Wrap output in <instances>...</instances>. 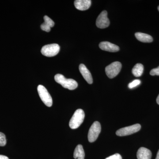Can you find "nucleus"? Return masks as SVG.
Wrapping results in <instances>:
<instances>
[{
	"label": "nucleus",
	"instance_id": "f257e3e1",
	"mask_svg": "<svg viewBox=\"0 0 159 159\" xmlns=\"http://www.w3.org/2000/svg\"><path fill=\"white\" fill-rule=\"evenodd\" d=\"M54 80L57 83L62 85L63 87L70 90L75 89L78 86V84L76 80L72 79H67L62 74H56L54 77Z\"/></svg>",
	"mask_w": 159,
	"mask_h": 159
},
{
	"label": "nucleus",
	"instance_id": "f03ea898",
	"mask_svg": "<svg viewBox=\"0 0 159 159\" xmlns=\"http://www.w3.org/2000/svg\"><path fill=\"white\" fill-rule=\"evenodd\" d=\"M85 114L81 109L75 111L73 116L70 120L69 125L72 129H76L80 126L84 120Z\"/></svg>",
	"mask_w": 159,
	"mask_h": 159
},
{
	"label": "nucleus",
	"instance_id": "7ed1b4c3",
	"mask_svg": "<svg viewBox=\"0 0 159 159\" xmlns=\"http://www.w3.org/2000/svg\"><path fill=\"white\" fill-rule=\"evenodd\" d=\"M38 92L42 101L47 106L51 107L53 104L52 97L47 89L43 86L39 85L37 88Z\"/></svg>",
	"mask_w": 159,
	"mask_h": 159
},
{
	"label": "nucleus",
	"instance_id": "20e7f679",
	"mask_svg": "<svg viewBox=\"0 0 159 159\" xmlns=\"http://www.w3.org/2000/svg\"><path fill=\"white\" fill-rule=\"evenodd\" d=\"M122 68V64L119 61H115L107 66L105 68V72L109 78H113L119 74Z\"/></svg>",
	"mask_w": 159,
	"mask_h": 159
},
{
	"label": "nucleus",
	"instance_id": "39448f33",
	"mask_svg": "<svg viewBox=\"0 0 159 159\" xmlns=\"http://www.w3.org/2000/svg\"><path fill=\"white\" fill-rule=\"evenodd\" d=\"M60 49V48L57 44H51L43 46L41 52L43 55L47 57H53L58 54Z\"/></svg>",
	"mask_w": 159,
	"mask_h": 159
},
{
	"label": "nucleus",
	"instance_id": "423d86ee",
	"mask_svg": "<svg viewBox=\"0 0 159 159\" xmlns=\"http://www.w3.org/2000/svg\"><path fill=\"white\" fill-rule=\"evenodd\" d=\"M101 127L100 123L96 121L93 123L89 129L88 133V140L90 142L96 141L101 132Z\"/></svg>",
	"mask_w": 159,
	"mask_h": 159
},
{
	"label": "nucleus",
	"instance_id": "0eeeda50",
	"mask_svg": "<svg viewBox=\"0 0 159 159\" xmlns=\"http://www.w3.org/2000/svg\"><path fill=\"white\" fill-rule=\"evenodd\" d=\"M141 125L139 124H136L134 125L124 127L118 129L116 132L117 136H125L129 135L137 132L140 130Z\"/></svg>",
	"mask_w": 159,
	"mask_h": 159
},
{
	"label": "nucleus",
	"instance_id": "6e6552de",
	"mask_svg": "<svg viewBox=\"0 0 159 159\" xmlns=\"http://www.w3.org/2000/svg\"><path fill=\"white\" fill-rule=\"evenodd\" d=\"M96 25L99 29H103L108 27L110 25V20L107 17V11L104 10L102 11L96 21Z\"/></svg>",
	"mask_w": 159,
	"mask_h": 159
},
{
	"label": "nucleus",
	"instance_id": "1a4fd4ad",
	"mask_svg": "<svg viewBox=\"0 0 159 159\" xmlns=\"http://www.w3.org/2000/svg\"><path fill=\"white\" fill-rule=\"evenodd\" d=\"M99 47L103 51L111 52H116L119 51V46L109 42H102L99 43Z\"/></svg>",
	"mask_w": 159,
	"mask_h": 159
},
{
	"label": "nucleus",
	"instance_id": "9d476101",
	"mask_svg": "<svg viewBox=\"0 0 159 159\" xmlns=\"http://www.w3.org/2000/svg\"><path fill=\"white\" fill-rule=\"evenodd\" d=\"M79 70L84 79L89 84H92L93 83V79L92 75L88 69L84 65L81 64L79 66Z\"/></svg>",
	"mask_w": 159,
	"mask_h": 159
},
{
	"label": "nucleus",
	"instance_id": "9b49d317",
	"mask_svg": "<svg viewBox=\"0 0 159 159\" xmlns=\"http://www.w3.org/2000/svg\"><path fill=\"white\" fill-rule=\"evenodd\" d=\"M91 3L90 0H76L74 1V6L78 10L84 11L90 8Z\"/></svg>",
	"mask_w": 159,
	"mask_h": 159
},
{
	"label": "nucleus",
	"instance_id": "f8f14e48",
	"mask_svg": "<svg viewBox=\"0 0 159 159\" xmlns=\"http://www.w3.org/2000/svg\"><path fill=\"white\" fill-rule=\"evenodd\" d=\"M152 155L151 151L145 147H141L137 152V157L138 159H151Z\"/></svg>",
	"mask_w": 159,
	"mask_h": 159
},
{
	"label": "nucleus",
	"instance_id": "ddd939ff",
	"mask_svg": "<svg viewBox=\"0 0 159 159\" xmlns=\"http://www.w3.org/2000/svg\"><path fill=\"white\" fill-rule=\"evenodd\" d=\"M135 36L138 40L142 42L151 43L153 41V39L151 35L145 33L137 32L135 34Z\"/></svg>",
	"mask_w": 159,
	"mask_h": 159
},
{
	"label": "nucleus",
	"instance_id": "4468645a",
	"mask_svg": "<svg viewBox=\"0 0 159 159\" xmlns=\"http://www.w3.org/2000/svg\"><path fill=\"white\" fill-rule=\"evenodd\" d=\"M85 153L82 145H78L75 148L74 157L76 159H84Z\"/></svg>",
	"mask_w": 159,
	"mask_h": 159
},
{
	"label": "nucleus",
	"instance_id": "2eb2a0df",
	"mask_svg": "<svg viewBox=\"0 0 159 159\" xmlns=\"http://www.w3.org/2000/svg\"><path fill=\"white\" fill-rule=\"evenodd\" d=\"M143 71H144V66L141 63H138L134 67L132 72L135 77H139L142 76Z\"/></svg>",
	"mask_w": 159,
	"mask_h": 159
},
{
	"label": "nucleus",
	"instance_id": "dca6fc26",
	"mask_svg": "<svg viewBox=\"0 0 159 159\" xmlns=\"http://www.w3.org/2000/svg\"><path fill=\"white\" fill-rule=\"evenodd\" d=\"M44 20V22L47 25H48L50 28H52L54 25V22L49 17L47 16H45L43 17Z\"/></svg>",
	"mask_w": 159,
	"mask_h": 159
},
{
	"label": "nucleus",
	"instance_id": "f3484780",
	"mask_svg": "<svg viewBox=\"0 0 159 159\" xmlns=\"http://www.w3.org/2000/svg\"><path fill=\"white\" fill-rule=\"evenodd\" d=\"M141 81L140 80H135L132 82L130 83L129 84H128L129 88L132 89L134 88L135 87L141 84Z\"/></svg>",
	"mask_w": 159,
	"mask_h": 159
},
{
	"label": "nucleus",
	"instance_id": "a211bd4d",
	"mask_svg": "<svg viewBox=\"0 0 159 159\" xmlns=\"http://www.w3.org/2000/svg\"><path fill=\"white\" fill-rule=\"evenodd\" d=\"M6 144V139L5 134L0 132V146H4Z\"/></svg>",
	"mask_w": 159,
	"mask_h": 159
},
{
	"label": "nucleus",
	"instance_id": "6ab92c4d",
	"mask_svg": "<svg viewBox=\"0 0 159 159\" xmlns=\"http://www.w3.org/2000/svg\"><path fill=\"white\" fill-rule=\"evenodd\" d=\"M41 29H42L43 31H45L46 32H50L51 31V28L45 23L41 25Z\"/></svg>",
	"mask_w": 159,
	"mask_h": 159
},
{
	"label": "nucleus",
	"instance_id": "aec40b11",
	"mask_svg": "<svg viewBox=\"0 0 159 159\" xmlns=\"http://www.w3.org/2000/svg\"><path fill=\"white\" fill-rule=\"evenodd\" d=\"M150 74L152 76H159V66L157 68L152 69L150 71Z\"/></svg>",
	"mask_w": 159,
	"mask_h": 159
},
{
	"label": "nucleus",
	"instance_id": "412c9836",
	"mask_svg": "<svg viewBox=\"0 0 159 159\" xmlns=\"http://www.w3.org/2000/svg\"><path fill=\"white\" fill-rule=\"evenodd\" d=\"M105 159H122V157L119 154L116 153L106 158Z\"/></svg>",
	"mask_w": 159,
	"mask_h": 159
},
{
	"label": "nucleus",
	"instance_id": "4be33fe9",
	"mask_svg": "<svg viewBox=\"0 0 159 159\" xmlns=\"http://www.w3.org/2000/svg\"><path fill=\"white\" fill-rule=\"evenodd\" d=\"M0 159H9L8 157L5 156L0 155Z\"/></svg>",
	"mask_w": 159,
	"mask_h": 159
},
{
	"label": "nucleus",
	"instance_id": "5701e85b",
	"mask_svg": "<svg viewBox=\"0 0 159 159\" xmlns=\"http://www.w3.org/2000/svg\"><path fill=\"white\" fill-rule=\"evenodd\" d=\"M157 103L159 105V94L158 96L157 97Z\"/></svg>",
	"mask_w": 159,
	"mask_h": 159
},
{
	"label": "nucleus",
	"instance_id": "b1692460",
	"mask_svg": "<svg viewBox=\"0 0 159 159\" xmlns=\"http://www.w3.org/2000/svg\"><path fill=\"white\" fill-rule=\"evenodd\" d=\"M156 159H159V150L158 151L157 153L156 158Z\"/></svg>",
	"mask_w": 159,
	"mask_h": 159
},
{
	"label": "nucleus",
	"instance_id": "393cba45",
	"mask_svg": "<svg viewBox=\"0 0 159 159\" xmlns=\"http://www.w3.org/2000/svg\"><path fill=\"white\" fill-rule=\"evenodd\" d=\"M158 11H159V6H158Z\"/></svg>",
	"mask_w": 159,
	"mask_h": 159
}]
</instances>
